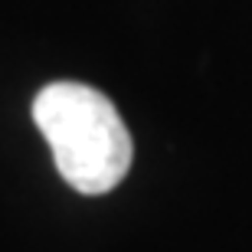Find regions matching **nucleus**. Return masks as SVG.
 <instances>
[{"mask_svg":"<svg viewBox=\"0 0 252 252\" xmlns=\"http://www.w3.org/2000/svg\"><path fill=\"white\" fill-rule=\"evenodd\" d=\"M33 122L46 138L63 180L79 193H108L131 170V131L115 102L92 85H46L33 102Z\"/></svg>","mask_w":252,"mask_h":252,"instance_id":"1","label":"nucleus"}]
</instances>
